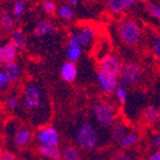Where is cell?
I'll use <instances>...</instances> for the list:
<instances>
[{
    "label": "cell",
    "mask_w": 160,
    "mask_h": 160,
    "mask_svg": "<svg viewBox=\"0 0 160 160\" xmlns=\"http://www.w3.org/2000/svg\"><path fill=\"white\" fill-rule=\"evenodd\" d=\"M36 139L40 146L46 147H58L60 141V136L58 130L51 126H45L37 130Z\"/></svg>",
    "instance_id": "cell-7"
},
{
    "label": "cell",
    "mask_w": 160,
    "mask_h": 160,
    "mask_svg": "<svg viewBox=\"0 0 160 160\" xmlns=\"http://www.w3.org/2000/svg\"><path fill=\"white\" fill-rule=\"evenodd\" d=\"M138 138H139V136H138V133L136 132H129L127 135V137L125 138V139L121 141V142L119 143V146L121 148H129L131 147L132 145H135L136 142L138 141Z\"/></svg>",
    "instance_id": "cell-27"
},
{
    "label": "cell",
    "mask_w": 160,
    "mask_h": 160,
    "mask_svg": "<svg viewBox=\"0 0 160 160\" xmlns=\"http://www.w3.org/2000/svg\"><path fill=\"white\" fill-rule=\"evenodd\" d=\"M156 122H157L158 127L160 128V109H159V112H158V118H157V121H156Z\"/></svg>",
    "instance_id": "cell-38"
},
{
    "label": "cell",
    "mask_w": 160,
    "mask_h": 160,
    "mask_svg": "<svg viewBox=\"0 0 160 160\" xmlns=\"http://www.w3.org/2000/svg\"><path fill=\"white\" fill-rule=\"evenodd\" d=\"M80 2V0H68V3H69L71 7H76V6H78Z\"/></svg>",
    "instance_id": "cell-36"
},
{
    "label": "cell",
    "mask_w": 160,
    "mask_h": 160,
    "mask_svg": "<svg viewBox=\"0 0 160 160\" xmlns=\"http://www.w3.org/2000/svg\"><path fill=\"white\" fill-rule=\"evenodd\" d=\"M158 112H159V109H157L155 106H148L142 112L143 120L147 123H153L155 121H157Z\"/></svg>",
    "instance_id": "cell-23"
},
{
    "label": "cell",
    "mask_w": 160,
    "mask_h": 160,
    "mask_svg": "<svg viewBox=\"0 0 160 160\" xmlns=\"http://www.w3.org/2000/svg\"><path fill=\"white\" fill-rule=\"evenodd\" d=\"M10 85V80L8 78V76L6 75L5 71L0 70V89H3V88L8 87Z\"/></svg>",
    "instance_id": "cell-31"
},
{
    "label": "cell",
    "mask_w": 160,
    "mask_h": 160,
    "mask_svg": "<svg viewBox=\"0 0 160 160\" xmlns=\"http://www.w3.org/2000/svg\"><path fill=\"white\" fill-rule=\"evenodd\" d=\"M129 132L130 131L128 130V128L126 127L123 123H120V122L115 123V125L111 127V131H110V133H111V138H112L116 142H118V143L121 142V141L127 137V135Z\"/></svg>",
    "instance_id": "cell-16"
},
{
    "label": "cell",
    "mask_w": 160,
    "mask_h": 160,
    "mask_svg": "<svg viewBox=\"0 0 160 160\" xmlns=\"http://www.w3.org/2000/svg\"><path fill=\"white\" fill-rule=\"evenodd\" d=\"M32 140V132L26 126H21L15 131L13 135V143L18 148H25L31 142Z\"/></svg>",
    "instance_id": "cell-11"
},
{
    "label": "cell",
    "mask_w": 160,
    "mask_h": 160,
    "mask_svg": "<svg viewBox=\"0 0 160 160\" xmlns=\"http://www.w3.org/2000/svg\"><path fill=\"white\" fill-rule=\"evenodd\" d=\"M117 33L120 41L127 46H135L141 39V29L131 19L121 20L117 26Z\"/></svg>",
    "instance_id": "cell-2"
},
{
    "label": "cell",
    "mask_w": 160,
    "mask_h": 160,
    "mask_svg": "<svg viewBox=\"0 0 160 160\" xmlns=\"http://www.w3.org/2000/svg\"><path fill=\"white\" fill-rule=\"evenodd\" d=\"M0 91H1V89H0Z\"/></svg>",
    "instance_id": "cell-43"
},
{
    "label": "cell",
    "mask_w": 160,
    "mask_h": 160,
    "mask_svg": "<svg viewBox=\"0 0 160 160\" xmlns=\"http://www.w3.org/2000/svg\"><path fill=\"white\" fill-rule=\"evenodd\" d=\"M78 75V70H77V66L75 62H70L67 61L65 62L61 68H60V77L63 81L66 82H73L77 78Z\"/></svg>",
    "instance_id": "cell-14"
},
{
    "label": "cell",
    "mask_w": 160,
    "mask_h": 160,
    "mask_svg": "<svg viewBox=\"0 0 160 160\" xmlns=\"http://www.w3.org/2000/svg\"><path fill=\"white\" fill-rule=\"evenodd\" d=\"M88 3H96V2H98L99 0H86Z\"/></svg>",
    "instance_id": "cell-39"
},
{
    "label": "cell",
    "mask_w": 160,
    "mask_h": 160,
    "mask_svg": "<svg viewBox=\"0 0 160 160\" xmlns=\"http://www.w3.org/2000/svg\"><path fill=\"white\" fill-rule=\"evenodd\" d=\"M145 11L153 19L160 21V3L159 2H148L145 6Z\"/></svg>",
    "instance_id": "cell-25"
},
{
    "label": "cell",
    "mask_w": 160,
    "mask_h": 160,
    "mask_svg": "<svg viewBox=\"0 0 160 160\" xmlns=\"http://www.w3.org/2000/svg\"><path fill=\"white\" fill-rule=\"evenodd\" d=\"M151 49L152 53L158 60H160V36L153 38L152 42H151Z\"/></svg>",
    "instance_id": "cell-30"
},
{
    "label": "cell",
    "mask_w": 160,
    "mask_h": 160,
    "mask_svg": "<svg viewBox=\"0 0 160 160\" xmlns=\"http://www.w3.org/2000/svg\"><path fill=\"white\" fill-rule=\"evenodd\" d=\"M92 115L96 121L103 128H111L116 123V110L108 102H96L92 106Z\"/></svg>",
    "instance_id": "cell-5"
},
{
    "label": "cell",
    "mask_w": 160,
    "mask_h": 160,
    "mask_svg": "<svg viewBox=\"0 0 160 160\" xmlns=\"http://www.w3.org/2000/svg\"><path fill=\"white\" fill-rule=\"evenodd\" d=\"M142 77V67L136 61H127L123 63L122 71L119 76V82L125 88L133 87L141 82Z\"/></svg>",
    "instance_id": "cell-4"
},
{
    "label": "cell",
    "mask_w": 160,
    "mask_h": 160,
    "mask_svg": "<svg viewBox=\"0 0 160 160\" xmlns=\"http://www.w3.org/2000/svg\"><path fill=\"white\" fill-rule=\"evenodd\" d=\"M39 153L42 157L50 160H60L61 159V151L58 147H46L39 146Z\"/></svg>",
    "instance_id": "cell-18"
},
{
    "label": "cell",
    "mask_w": 160,
    "mask_h": 160,
    "mask_svg": "<svg viewBox=\"0 0 160 160\" xmlns=\"http://www.w3.org/2000/svg\"><path fill=\"white\" fill-rule=\"evenodd\" d=\"M0 28L6 32H11L15 29V18L12 13H10L7 10H2L0 12Z\"/></svg>",
    "instance_id": "cell-15"
},
{
    "label": "cell",
    "mask_w": 160,
    "mask_h": 160,
    "mask_svg": "<svg viewBox=\"0 0 160 160\" xmlns=\"http://www.w3.org/2000/svg\"><path fill=\"white\" fill-rule=\"evenodd\" d=\"M117 160H138V159H136V158L131 157V156H128V155H120Z\"/></svg>",
    "instance_id": "cell-35"
},
{
    "label": "cell",
    "mask_w": 160,
    "mask_h": 160,
    "mask_svg": "<svg viewBox=\"0 0 160 160\" xmlns=\"http://www.w3.org/2000/svg\"><path fill=\"white\" fill-rule=\"evenodd\" d=\"M126 1H127L128 8H131V7H133V6H135L136 3L138 2L137 0H126Z\"/></svg>",
    "instance_id": "cell-37"
},
{
    "label": "cell",
    "mask_w": 160,
    "mask_h": 160,
    "mask_svg": "<svg viewBox=\"0 0 160 160\" xmlns=\"http://www.w3.org/2000/svg\"><path fill=\"white\" fill-rule=\"evenodd\" d=\"M6 106L9 110L11 111H16L20 108L21 106V101H20V98L16 95H10L9 97L6 100Z\"/></svg>",
    "instance_id": "cell-26"
},
{
    "label": "cell",
    "mask_w": 160,
    "mask_h": 160,
    "mask_svg": "<svg viewBox=\"0 0 160 160\" xmlns=\"http://www.w3.org/2000/svg\"><path fill=\"white\" fill-rule=\"evenodd\" d=\"M152 145L155 148H157L158 150L160 149V133H157V135L153 136L152 138Z\"/></svg>",
    "instance_id": "cell-33"
},
{
    "label": "cell",
    "mask_w": 160,
    "mask_h": 160,
    "mask_svg": "<svg viewBox=\"0 0 160 160\" xmlns=\"http://www.w3.org/2000/svg\"><path fill=\"white\" fill-rule=\"evenodd\" d=\"M97 81L99 85L100 89L103 93L106 95H112L116 92V89L118 88V86L120 85L119 82V77H116L112 75H108L102 71L98 70L97 75Z\"/></svg>",
    "instance_id": "cell-8"
},
{
    "label": "cell",
    "mask_w": 160,
    "mask_h": 160,
    "mask_svg": "<svg viewBox=\"0 0 160 160\" xmlns=\"http://www.w3.org/2000/svg\"><path fill=\"white\" fill-rule=\"evenodd\" d=\"M108 9L113 13H121L129 9L126 0H107Z\"/></svg>",
    "instance_id": "cell-22"
},
{
    "label": "cell",
    "mask_w": 160,
    "mask_h": 160,
    "mask_svg": "<svg viewBox=\"0 0 160 160\" xmlns=\"http://www.w3.org/2000/svg\"><path fill=\"white\" fill-rule=\"evenodd\" d=\"M10 41L18 48V49H25L26 47V36L23 31L20 28L16 27L15 29L10 32Z\"/></svg>",
    "instance_id": "cell-17"
},
{
    "label": "cell",
    "mask_w": 160,
    "mask_h": 160,
    "mask_svg": "<svg viewBox=\"0 0 160 160\" xmlns=\"http://www.w3.org/2000/svg\"><path fill=\"white\" fill-rule=\"evenodd\" d=\"M27 3L26 0H15L12 3V16L15 20H19L25 12Z\"/></svg>",
    "instance_id": "cell-24"
},
{
    "label": "cell",
    "mask_w": 160,
    "mask_h": 160,
    "mask_svg": "<svg viewBox=\"0 0 160 160\" xmlns=\"http://www.w3.org/2000/svg\"><path fill=\"white\" fill-rule=\"evenodd\" d=\"M17 52L18 48L11 41L5 43L0 47V61L5 65L15 62L16 58H17Z\"/></svg>",
    "instance_id": "cell-12"
},
{
    "label": "cell",
    "mask_w": 160,
    "mask_h": 160,
    "mask_svg": "<svg viewBox=\"0 0 160 160\" xmlns=\"http://www.w3.org/2000/svg\"><path fill=\"white\" fill-rule=\"evenodd\" d=\"M99 71H102L108 75L119 77L123 68L122 60L115 55H106L101 57L98 61Z\"/></svg>",
    "instance_id": "cell-6"
},
{
    "label": "cell",
    "mask_w": 160,
    "mask_h": 160,
    "mask_svg": "<svg viewBox=\"0 0 160 160\" xmlns=\"http://www.w3.org/2000/svg\"><path fill=\"white\" fill-rule=\"evenodd\" d=\"M43 1H45V0H43Z\"/></svg>",
    "instance_id": "cell-44"
},
{
    "label": "cell",
    "mask_w": 160,
    "mask_h": 160,
    "mask_svg": "<svg viewBox=\"0 0 160 160\" xmlns=\"http://www.w3.org/2000/svg\"><path fill=\"white\" fill-rule=\"evenodd\" d=\"M42 8H43V11H45L47 15H53L58 10L57 6H56V2L53 0H45L42 2Z\"/></svg>",
    "instance_id": "cell-28"
},
{
    "label": "cell",
    "mask_w": 160,
    "mask_h": 160,
    "mask_svg": "<svg viewBox=\"0 0 160 160\" xmlns=\"http://www.w3.org/2000/svg\"><path fill=\"white\" fill-rule=\"evenodd\" d=\"M76 142L80 149L91 150L98 143V133L89 121H83L78 127L76 132Z\"/></svg>",
    "instance_id": "cell-3"
},
{
    "label": "cell",
    "mask_w": 160,
    "mask_h": 160,
    "mask_svg": "<svg viewBox=\"0 0 160 160\" xmlns=\"http://www.w3.org/2000/svg\"><path fill=\"white\" fill-rule=\"evenodd\" d=\"M22 103L28 112L31 116H38L37 113L42 110L43 99L40 88L35 83H28L22 90Z\"/></svg>",
    "instance_id": "cell-1"
},
{
    "label": "cell",
    "mask_w": 160,
    "mask_h": 160,
    "mask_svg": "<svg viewBox=\"0 0 160 160\" xmlns=\"http://www.w3.org/2000/svg\"><path fill=\"white\" fill-rule=\"evenodd\" d=\"M0 160H2V157H1V153H0Z\"/></svg>",
    "instance_id": "cell-42"
},
{
    "label": "cell",
    "mask_w": 160,
    "mask_h": 160,
    "mask_svg": "<svg viewBox=\"0 0 160 160\" xmlns=\"http://www.w3.org/2000/svg\"><path fill=\"white\" fill-rule=\"evenodd\" d=\"M3 71L8 76L10 82H16L20 78V75H21V70H20V67L17 62H11L8 63V65H5Z\"/></svg>",
    "instance_id": "cell-19"
},
{
    "label": "cell",
    "mask_w": 160,
    "mask_h": 160,
    "mask_svg": "<svg viewBox=\"0 0 160 160\" xmlns=\"http://www.w3.org/2000/svg\"><path fill=\"white\" fill-rule=\"evenodd\" d=\"M77 35V40L79 45L82 48H88L93 43L96 39V29L91 25H83L78 28L77 31H75Z\"/></svg>",
    "instance_id": "cell-9"
},
{
    "label": "cell",
    "mask_w": 160,
    "mask_h": 160,
    "mask_svg": "<svg viewBox=\"0 0 160 160\" xmlns=\"http://www.w3.org/2000/svg\"><path fill=\"white\" fill-rule=\"evenodd\" d=\"M116 97L117 99L119 100L121 103H125L128 99V92H127V89L125 87H122L121 85L118 86V88L116 89Z\"/></svg>",
    "instance_id": "cell-29"
},
{
    "label": "cell",
    "mask_w": 160,
    "mask_h": 160,
    "mask_svg": "<svg viewBox=\"0 0 160 160\" xmlns=\"http://www.w3.org/2000/svg\"><path fill=\"white\" fill-rule=\"evenodd\" d=\"M82 49L83 48L79 45L77 40V35L75 31H71L68 37V45L67 50H66V55H67L68 61L70 62H76L80 59L81 55H82Z\"/></svg>",
    "instance_id": "cell-10"
},
{
    "label": "cell",
    "mask_w": 160,
    "mask_h": 160,
    "mask_svg": "<svg viewBox=\"0 0 160 160\" xmlns=\"http://www.w3.org/2000/svg\"><path fill=\"white\" fill-rule=\"evenodd\" d=\"M138 2H150V1H151V0H137Z\"/></svg>",
    "instance_id": "cell-40"
},
{
    "label": "cell",
    "mask_w": 160,
    "mask_h": 160,
    "mask_svg": "<svg viewBox=\"0 0 160 160\" xmlns=\"http://www.w3.org/2000/svg\"><path fill=\"white\" fill-rule=\"evenodd\" d=\"M1 66H2V62H1V61H0V69H1Z\"/></svg>",
    "instance_id": "cell-41"
},
{
    "label": "cell",
    "mask_w": 160,
    "mask_h": 160,
    "mask_svg": "<svg viewBox=\"0 0 160 160\" xmlns=\"http://www.w3.org/2000/svg\"><path fill=\"white\" fill-rule=\"evenodd\" d=\"M1 157H2V160H17L16 156L12 152H10V151H3L1 153Z\"/></svg>",
    "instance_id": "cell-32"
},
{
    "label": "cell",
    "mask_w": 160,
    "mask_h": 160,
    "mask_svg": "<svg viewBox=\"0 0 160 160\" xmlns=\"http://www.w3.org/2000/svg\"><path fill=\"white\" fill-rule=\"evenodd\" d=\"M61 160H81V155L75 146L68 145L61 150Z\"/></svg>",
    "instance_id": "cell-21"
},
{
    "label": "cell",
    "mask_w": 160,
    "mask_h": 160,
    "mask_svg": "<svg viewBox=\"0 0 160 160\" xmlns=\"http://www.w3.org/2000/svg\"><path fill=\"white\" fill-rule=\"evenodd\" d=\"M58 17L63 21H71L75 18V10L69 3H62L58 7Z\"/></svg>",
    "instance_id": "cell-20"
},
{
    "label": "cell",
    "mask_w": 160,
    "mask_h": 160,
    "mask_svg": "<svg viewBox=\"0 0 160 160\" xmlns=\"http://www.w3.org/2000/svg\"><path fill=\"white\" fill-rule=\"evenodd\" d=\"M148 160H160V150H156Z\"/></svg>",
    "instance_id": "cell-34"
},
{
    "label": "cell",
    "mask_w": 160,
    "mask_h": 160,
    "mask_svg": "<svg viewBox=\"0 0 160 160\" xmlns=\"http://www.w3.org/2000/svg\"><path fill=\"white\" fill-rule=\"evenodd\" d=\"M55 32V26L48 19H41L36 23L35 28L32 30V33L35 37L41 38L45 36L52 35Z\"/></svg>",
    "instance_id": "cell-13"
}]
</instances>
